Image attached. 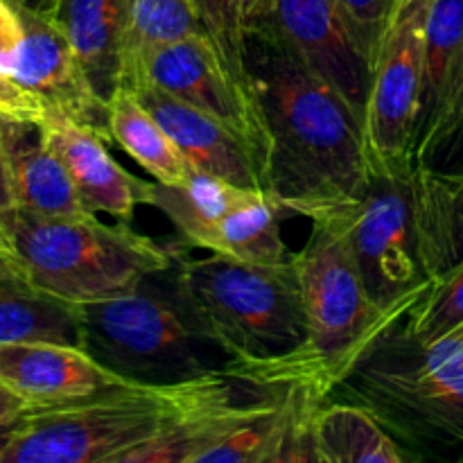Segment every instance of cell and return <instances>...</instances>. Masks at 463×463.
Instances as JSON below:
<instances>
[{"mask_svg": "<svg viewBox=\"0 0 463 463\" xmlns=\"http://www.w3.org/2000/svg\"><path fill=\"white\" fill-rule=\"evenodd\" d=\"M253 84L269 129V190L312 220L357 197L371 176L362 120L269 32L249 36Z\"/></svg>", "mask_w": 463, "mask_h": 463, "instance_id": "6da1fadb", "label": "cell"}, {"mask_svg": "<svg viewBox=\"0 0 463 463\" xmlns=\"http://www.w3.org/2000/svg\"><path fill=\"white\" fill-rule=\"evenodd\" d=\"M333 396L369 410L414 461H463V328L425 339L398 321Z\"/></svg>", "mask_w": 463, "mask_h": 463, "instance_id": "7a4b0ae2", "label": "cell"}, {"mask_svg": "<svg viewBox=\"0 0 463 463\" xmlns=\"http://www.w3.org/2000/svg\"><path fill=\"white\" fill-rule=\"evenodd\" d=\"M172 274L176 297L203 337L220 348L233 378L244 383L306 344L307 317L294 262L265 267L222 253H175Z\"/></svg>", "mask_w": 463, "mask_h": 463, "instance_id": "3957f363", "label": "cell"}, {"mask_svg": "<svg viewBox=\"0 0 463 463\" xmlns=\"http://www.w3.org/2000/svg\"><path fill=\"white\" fill-rule=\"evenodd\" d=\"M292 262L306 306L307 339L297 353L244 383L267 392L306 384L330 398L375 339L407 312L373 301L346 242L328 222H312L310 238Z\"/></svg>", "mask_w": 463, "mask_h": 463, "instance_id": "277c9868", "label": "cell"}, {"mask_svg": "<svg viewBox=\"0 0 463 463\" xmlns=\"http://www.w3.org/2000/svg\"><path fill=\"white\" fill-rule=\"evenodd\" d=\"M0 247L36 288L77 306L131 294L175 265L172 249L127 222L109 226L95 215L45 217L18 206L0 215Z\"/></svg>", "mask_w": 463, "mask_h": 463, "instance_id": "5b68a950", "label": "cell"}, {"mask_svg": "<svg viewBox=\"0 0 463 463\" xmlns=\"http://www.w3.org/2000/svg\"><path fill=\"white\" fill-rule=\"evenodd\" d=\"M152 280L131 294L80 303L81 348L113 373L143 384H176L222 369L224 362L211 355L220 348L190 319L172 280L167 288Z\"/></svg>", "mask_w": 463, "mask_h": 463, "instance_id": "8992f818", "label": "cell"}, {"mask_svg": "<svg viewBox=\"0 0 463 463\" xmlns=\"http://www.w3.org/2000/svg\"><path fill=\"white\" fill-rule=\"evenodd\" d=\"M194 383H125L84 401L27 410L0 463H120L188 402Z\"/></svg>", "mask_w": 463, "mask_h": 463, "instance_id": "52a82bcc", "label": "cell"}, {"mask_svg": "<svg viewBox=\"0 0 463 463\" xmlns=\"http://www.w3.org/2000/svg\"><path fill=\"white\" fill-rule=\"evenodd\" d=\"M328 222L346 242L369 294L380 307H411L432 285L419 235L416 167L371 172L357 197L310 222Z\"/></svg>", "mask_w": 463, "mask_h": 463, "instance_id": "ba28073f", "label": "cell"}, {"mask_svg": "<svg viewBox=\"0 0 463 463\" xmlns=\"http://www.w3.org/2000/svg\"><path fill=\"white\" fill-rule=\"evenodd\" d=\"M430 0H396L371 66L362 116L371 172H401L414 165L416 120L423 86L425 25Z\"/></svg>", "mask_w": 463, "mask_h": 463, "instance_id": "9c48e42d", "label": "cell"}, {"mask_svg": "<svg viewBox=\"0 0 463 463\" xmlns=\"http://www.w3.org/2000/svg\"><path fill=\"white\" fill-rule=\"evenodd\" d=\"M0 71L41 99L45 111H57L109 136V104L95 93L48 14L32 12L12 0H0Z\"/></svg>", "mask_w": 463, "mask_h": 463, "instance_id": "30bf717a", "label": "cell"}, {"mask_svg": "<svg viewBox=\"0 0 463 463\" xmlns=\"http://www.w3.org/2000/svg\"><path fill=\"white\" fill-rule=\"evenodd\" d=\"M140 81H149L172 98L224 122L251 145L267 170L269 129L260 102L235 84L206 34L185 36L154 50L145 61Z\"/></svg>", "mask_w": 463, "mask_h": 463, "instance_id": "8fae6325", "label": "cell"}, {"mask_svg": "<svg viewBox=\"0 0 463 463\" xmlns=\"http://www.w3.org/2000/svg\"><path fill=\"white\" fill-rule=\"evenodd\" d=\"M463 136V0H430L416 167H441Z\"/></svg>", "mask_w": 463, "mask_h": 463, "instance_id": "7c38bea8", "label": "cell"}, {"mask_svg": "<svg viewBox=\"0 0 463 463\" xmlns=\"http://www.w3.org/2000/svg\"><path fill=\"white\" fill-rule=\"evenodd\" d=\"M258 32H269L283 41L317 77L346 99L362 120L371 63L337 0H276L269 23Z\"/></svg>", "mask_w": 463, "mask_h": 463, "instance_id": "4fadbf2b", "label": "cell"}, {"mask_svg": "<svg viewBox=\"0 0 463 463\" xmlns=\"http://www.w3.org/2000/svg\"><path fill=\"white\" fill-rule=\"evenodd\" d=\"M0 383L30 410L59 407L131 383L99 364L84 348L57 342L0 344Z\"/></svg>", "mask_w": 463, "mask_h": 463, "instance_id": "5bb4252c", "label": "cell"}, {"mask_svg": "<svg viewBox=\"0 0 463 463\" xmlns=\"http://www.w3.org/2000/svg\"><path fill=\"white\" fill-rule=\"evenodd\" d=\"M131 90L161 122L193 170L222 176L242 188L269 190L265 165L251 145L231 127L149 81H140Z\"/></svg>", "mask_w": 463, "mask_h": 463, "instance_id": "9a60e30c", "label": "cell"}, {"mask_svg": "<svg viewBox=\"0 0 463 463\" xmlns=\"http://www.w3.org/2000/svg\"><path fill=\"white\" fill-rule=\"evenodd\" d=\"M41 129L90 211L129 222L136 206H145L149 181L127 172L109 154L102 134L57 111H45Z\"/></svg>", "mask_w": 463, "mask_h": 463, "instance_id": "2e32d148", "label": "cell"}, {"mask_svg": "<svg viewBox=\"0 0 463 463\" xmlns=\"http://www.w3.org/2000/svg\"><path fill=\"white\" fill-rule=\"evenodd\" d=\"M16 206L45 217H93L61 158L45 143L41 120L0 118Z\"/></svg>", "mask_w": 463, "mask_h": 463, "instance_id": "e0dca14e", "label": "cell"}, {"mask_svg": "<svg viewBox=\"0 0 463 463\" xmlns=\"http://www.w3.org/2000/svg\"><path fill=\"white\" fill-rule=\"evenodd\" d=\"M48 16L68 39L95 93L109 104L122 84V0H57Z\"/></svg>", "mask_w": 463, "mask_h": 463, "instance_id": "ac0fdd59", "label": "cell"}, {"mask_svg": "<svg viewBox=\"0 0 463 463\" xmlns=\"http://www.w3.org/2000/svg\"><path fill=\"white\" fill-rule=\"evenodd\" d=\"M57 342L81 348L77 303L36 288L0 247V344Z\"/></svg>", "mask_w": 463, "mask_h": 463, "instance_id": "d6986e66", "label": "cell"}, {"mask_svg": "<svg viewBox=\"0 0 463 463\" xmlns=\"http://www.w3.org/2000/svg\"><path fill=\"white\" fill-rule=\"evenodd\" d=\"M249 190L222 176L193 170L181 184L149 181L145 206L158 208L185 244L211 251L220 224Z\"/></svg>", "mask_w": 463, "mask_h": 463, "instance_id": "ffe728a7", "label": "cell"}, {"mask_svg": "<svg viewBox=\"0 0 463 463\" xmlns=\"http://www.w3.org/2000/svg\"><path fill=\"white\" fill-rule=\"evenodd\" d=\"M317 463H407L414 457L355 402H321L312 419Z\"/></svg>", "mask_w": 463, "mask_h": 463, "instance_id": "44dd1931", "label": "cell"}, {"mask_svg": "<svg viewBox=\"0 0 463 463\" xmlns=\"http://www.w3.org/2000/svg\"><path fill=\"white\" fill-rule=\"evenodd\" d=\"M419 235L432 280L463 260V170L416 167Z\"/></svg>", "mask_w": 463, "mask_h": 463, "instance_id": "7402d4cb", "label": "cell"}, {"mask_svg": "<svg viewBox=\"0 0 463 463\" xmlns=\"http://www.w3.org/2000/svg\"><path fill=\"white\" fill-rule=\"evenodd\" d=\"M285 217H292V213L271 190L251 188L224 217L211 253H222L249 265H289L294 253L288 251L280 233Z\"/></svg>", "mask_w": 463, "mask_h": 463, "instance_id": "603a6c76", "label": "cell"}, {"mask_svg": "<svg viewBox=\"0 0 463 463\" xmlns=\"http://www.w3.org/2000/svg\"><path fill=\"white\" fill-rule=\"evenodd\" d=\"M109 136L111 143L120 145L154 181L181 184L193 172L170 134L127 86H120L109 99Z\"/></svg>", "mask_w": 463, "mask_h": 463, "instance_id": "cb8c5ba5", "label": "cell"}, {"mask_svg": "<svg viewBox=\"0 0 463 463\" xmlns=\"http://www.w3.org/2000/svg\"><path fill=\"white\" fill-rule=\"evenodd\" d=\"M125 7V48L122 84L131 89L143 77L145 61L154 50L203 34L193 0H122Z\"/></svg>", "mask_w": 463, "mask_h": 463, "instance_id": "d4e9b609", "label": "cell"}, {"mask_svg": "<svg viewBox=\"0 0 463 463\" xmlns=\"http://www.w3.org/2000/svg\"><path fill=\"white\" fill-rule=\"evenodd\" d=\"M193 7L202 23L203 34L220 54L222 63L233 77L235 84L251 99L260 102L253 84L249 63V36L242 25L240 0H193Z\"/></svg>", "mask_w": 463, "mask_h": 463, "instance_id": "484cf974", "label": "cell"}, {"mask_svg": "<svg viewBox=\"0 0 463 463\" xmlns=\"http://www.w3.org/2000/svg\"><path fill=\"white\" fill-rule=\"evenodd\" d=\"M405 326L425 339L463 328V260L432 280L428 294L405 317Z\"/></svg>", "mask_w": 463, "mask_h": 463, "instance_id": "4316f807", "label": "cell"}, {"mask_svg": "<svg viewBox=\"0 0 463 463\" xmlns=\"http://www.w3.org/2000/svg\"><path fill=\"white\" fill-rule=\"evenodd\" d=\"M351 25L355 41L360 43L366 61L373 66V59L378 54L380 41L387 30L389 16L393 12L396 0H337Z\"/></svg>", "mask_w": 463, "mask_h": 463, "instance_id": "83f0119b", "label": "cell"}, {"mask_svg": "<svg viewBox=\"0 0 463 463\" xmlns=\"http://www.w3.org/2000/svg\"><path fill=\"white\" fill-rule=\"evenodd\" d=\"M45 107L39 98L23 89L16 80L0 71V118L14 120H43Z\"/></svg>", "mask_w": 463, "mask_h": 463, "instance_id": "f1b7e54d", "label": "cell"}, {"mask_svg": "<svg viewBox=\"0 0 463 463\" xmlns=\"http://www.w3.org/2000/svg\"><path fill=\"white\" fill-rule=\"evenodd\" d=\"M276 0H240V7H242V25L247 36H251L253 32H258L260 27H265L269 23L271 12H274Z\"/></svg>", "mask_w": 463, "mask_h": 463, "instance_id": "f546056e", "label": "cell"}, {"mask_svg": "<svg viewBox=\"0 0 463 463\" xmlns=\"http://www.w3.org/2000/svg\"><path fill=\"white\" fill-rule=\"evenodd\" d=\"M16 208V199H14L12 179H9V165H7V152H5L3 136H0V215Z\"/></svg>", "mask_w": 463, "mask_h": 463, "instance_id": "4dcf8cb0", "label": "cell"}, {"mask_svg": "<svg viewBox=\"0 0 463 463\" xmlns=\"http://www.w3.org/2000/svg\"><path fill=\"white\" fill-rule=\"evenodd\" d=\"M27 410H30V405H27V402L23 401L16 392H12L7 384L0 383V420L21 416V414H25Z\"/></svg>", "mask_w": 463, "mask_h": 463, "instance_id": "1f68e13d", "label": "cell"}, {"mask_svg": "<svg viewBox=\"0 0 463 463\" xmlns=\"http://www.w3.org/2000/svg\"><path fill=\"white\" fill-rule=\"evenodd\" d=\"M23 416L25 414L14 416V419H7V420H0V457H3V452L7 450V446L14 441L18 430H21Z\"/></svg>", "mask_w": 463, "mask_h": 463, "instance_id": "d6a6232c", "label": "cell"}, {"mask_svg": "<svg viewBox=\"0 0 463 463\" xmlns=\"http://www.w3.org/2000/svg\"><path fill=\"white\" fill-rule=\"evenodd\" d=\"M434 170H463V136L457 147L450 152V156L446 158V163L441 167H434Z\"/></svg>", "mask_w": 463, "mask_h": 463, "instance_id": "836d02e7", "label": "cell"}, {"mask_svg": "<svg viewBox=\"0 0 463 463\" xmlns=\"http://www.w3.org/2000/svg\"><path fill=\"white\" fill-rule=\"evenodd\" d=\"M12 3L21 5V7L32 9V12L50 14V12H52L54 5H57V0H12Z\"/></svg>", "mask_w": 463, "mask_h": 463, "instance_id": "e575fe53", "label": "cell"}, {"mask_svg": "<svg viewBox=\"0 0 463 463\" xmlns=\"http://www.w3.org/2000/svg\"><path fill=\"white\" fill-rule=\"evenodd\" d=\"M459 140H461V138H459Z\"/></svg>", "mask_w": 463, "mask_h": 463, "instance_id": "d590c367", "label": "cell"}]
</instances>
